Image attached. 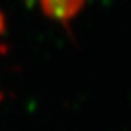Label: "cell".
<instances>
[{"label": "cell", "mask_w": 131, "mask_h": 131, "mask_svg": "<svg viewBox=\"0 0 131 131\" xmlns=\"http://www.w3.org/2000/svg\"><path fill=\"white\" fill-rule=\"evenodd\" d=\"M85 2L87 0H38L44 16L60 22L68 33H71L70 22L81 13Z\"/></svg>", "instance_id": "obj_1"}, {"label": "cell", "mask_w": 131, "mask_h": 131, "mask_svg": "<svg viewBox=\"0 0 131 131\" xmlns=\"http://www.w3.org/2000/svg\"><path fill=\"white\" fill-rule=\"evenodd\" d=\"M6 30V19H5V14L0 11V35H3Z\"/></svg>", "instance_id": "obj_2"}]
</instances>
